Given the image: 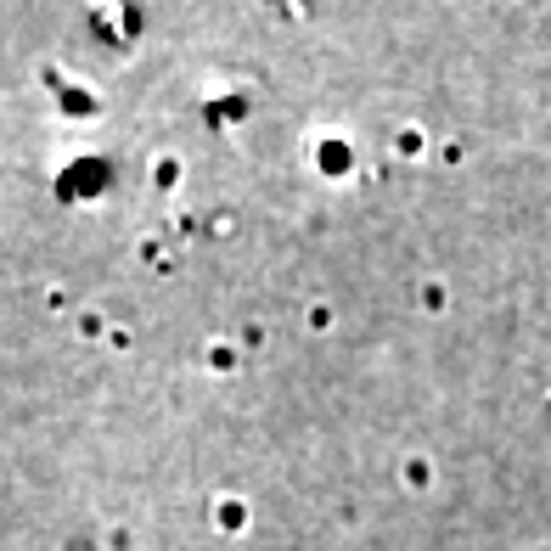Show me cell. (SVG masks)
Listing matches in <instances>:
<instances>
[{
	"mask_svg": "<svg viewBox=\"0 0 551 551\" xmlns=\"http://www.w3.org/2000/svg\"><path fill=\"white\" fill-rule=\"evenodd\" d=\"M242 523H248V518H242V501H236V506L225 501V506H220V529H242Z\"/></svg>",
	"mask_w": 551,
	"mask_h": 551,
	"instance_id": "1",
	"label": "cell"
}]
</instances>
